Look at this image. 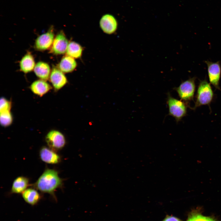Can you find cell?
I'll use <instances>...</instances> for the list:
<instances>
[{"label":"cell","mask_w":221,"mask_h":221,"mask_svg":"<svg viewBox=\"0 0 221 221\" xmlns=\"http://www.w3.org/2000/svg\"><path fill=\"white\" fill-rule=\"evenodd\" d=\"M162 221H181L179 219L172 216H167Z\"/></svg>","instance_id":"obj_22"},{"label":"cell","mask_w":221,"mask_h":221,"mask_svg":"<svg viewBox=\"0 0 221 221\" xmlns=\"http://www.w3.org/2000/svg\"><path fill=\"white\" fill-rule=\"evenodd\" d=\"M187 221H216L214 219L203 216L201 214L193 213L191 214Z\"/></svg>","instance_id":"obj_20"},{"label":"cell","mask_w":221,"mask_h":221,"mask_svg":"<svg viewBox=\"0 0 221 221\" xmlns=\"http://www.w3.org/2000/svg\"><path fill=\"white\" fill-rule=\"evenodd\" d=\"M54 90L56 91L63 87L67 83V79L63 72L59 68L53 67L49 78Z\"/></svg>","instance_id":"obj_9"},{"label":"cell","mask_w":221,"mask_h":221,"mask_svg":"<svg viewBox=\"0 0 221 221\" xmlns=\"http://www.w3.org/2000/svg\"><path fill=\"white\" fill-rule=\"evenodd\" d=\"M82 51V48L79 44L71 41L68 44L66 52L67 55L74 58H78L81 56Z\"/></svg>","instance_id":"obj_18"},{"label":"cell","mask_w":221,"mask_h":221,"mask_svg":"<svg viewBox=\"0 0 221 221\" xmlns=\"http://www.w3.org/2000/svg\"><path fill=\"white\" fill-rule=\"evenodd\" d=\"M100 27L103 32L108 34L114 33L118 27V22L112 15L106 14L101 17L99 21Z\"/></svg>","instance_id":"obj_10"},{"label":"cell","mask_w":221,"mask_h":221,"mask_svg":"<svg viewBox=\"0 0 221 221\" xmlns=\"http://www.w3.org/2000/svg\"><path fill=\"white\" fill-rule=\"evenodd\" d=\"M52 88L46 81L41 79L34 81L29 86L31 91L39 97H42L48 93Z\"/></svg>","instance_id":"obj_12"},{"label":"cell","mask_w":221,"mask_h":221,"mask_svg":"<svg viewBox=\"0 0 221 221\" xmlns=\"http://www.w3.org/2000/svg\"><path fill=\"white\" fill-rule=\"evenodd\" d=\"M12 103L11 101L4 97H2L0 100V112L6 111H10Z\"/></svg>","instance_id":"obj_21"},{"label":"cell","mask_w":221,"mask_h":221,"mask_svg":"<svg viewBox=\"0 0 221 221\" xmlns=\"http://www.w3.org/2000/svg\"><path fill=\"white\" fill-rule=\"evenodd\" d=\"M62 184L63 180L59 176L58 172L54 169H47L33 186L41 192L54 196L55 190Z\"/></svg>","instance_id":"obj_1"},{"label":"cell","mask_w":221,"mask_h":221,"mask_svg":"<svg viewBox=\"0 0 221 221\" xmlns=\"http://www.w3.org/2000/svg\"><path fill=\"white\" fill-rule=\"evenodd\" d=\"M0 113V121L1 125L4 127L9 126L12 123L13 117L10 111Z\"/></svg>","instance_id":"obj_19"},{"label":"cell","mask_w":221,"mask_h":221,"mask_svg":"<svg viewBox=\"0 0 221 221\" xmlns=\"http://www.w3.org/2000/svg\"><path fill=\"white\" fill-rule=\"evenodd\" d=\"M22 196L25 202L33 206L37 204L41 199L39 193L32 188L26 189L22 193Z\"/></svg>","instance_id":"obj_16"},{"label":"cell","mask_w":221,"mask_h":221,"mask_svg":"<svg viewBox=\"0 0 221 221\" xmlns=\"http://www.w3.org/2000/svg\"><path fill=\"white\" fill-rule=\"evenodd\" d=\"M29 179L22 176L16 178L12 184L11 192L12 193H22L29 185Z\"/></svg>","instance_id":"obj_14"},{"label":"cell","mask_w":221,"mask_h":221,"mask_svg":"<svg viewBox=\"0 0 221 221\" xmlns=\"http://www.w3.org/2000/svg\"><path fill=\"white\" fill-rule=\"evenodd\" d=\"M167 104L169 108L168 114L174 118L177 123L186 115V103L173 97L169 93L167 94Z\"/></svg>","instance_id":"obj_2"},{"label":"cell","mask_w":221,"mask_h":221,"mask_svg":"<svg viewBox=\"0 0 221 221\" xmlns=\"http://www.w3.org/2000/svg\"><path fill=\"white\" fill-rule=\"evenodd\" d=\"M214 96V93L209 83L206 80L200 81L198 86L195 105L193 109L204 105H209Z\"/></svg>","instance_id":"obj_3"},{"label":"cell","mask_w":221,"mask_h":221,"mask_svg":"<svg viewBox=\"0 0 221 221\" xmlns=\"http://www.w3.org/2000/svg\"><path fill=\"white\" fill-rule=\"evenodd\" d=\"M54 38V28L53 25H51L47 32L37 38L35 43V47L38 51L46 50L52 46Z\"/></svg>","instance_id":"obj_6"},{"label":"cell","mask_w":221,"mask_h":221,"mask_svg":"<svg viewBox=\"0 0 221 221\" xmlns=\"http://www.w3.org/2000/svg\"><path fill=\"white\" fill-rule=\"evenodd\" d=\"M68 42L64 33L61 31L55 37L50 52L55 55H61L67 51Z\"/></svg>","instance_id":"obj_8"},{"label":"cell","mask_w":221,"mask_h":221,"mask_svg":"<svg viewBox=\"0 0 221 221\" xmlns=\"http://www.w3.org/2000/svg\"><path fill=\"white\" fill-rule=\"evenodd\" d=\"M195 77L182 82L177 87L174 88L181 100L186 102L193 100L195 90Z\"/></svg>","instance_id":"obj_4"},{"label":"cell","mask_w":221,"mask_h":221,"mask_svg":"<svg viewBox=\"0 0 221 221\" xmlns=\"http://www.w3.org/2000/svg\"><path fill=\"white\" fill-rule=\"evenodd\" d=\"M76 66L74 58L67 55L62 58L58 64V68L63 72L69 73L72 72Z\"/></svg>","instance_id":"obj_17"},{"label":"cell","mask_w":221,"mask_h":221,"mask_svg":"<svg viewBox=\"0 0 221 221\" xmlns=\"http://www.w3.org/2000/svg\"><path fill=\"white\" fill-rule=\"evenodd\" d=\"M209 81L216 89L220 90L219 82L221 74V67L219 62H213L206 61Z\"/></svg>","instance_id":"obj_7"},{"label":"cell","mask_w":221,"mask_h":221,"mask_svg":"<svg viewBox=\"0 0 221 221\" xmlns=\"http://www.w3.org/2000/svg\"><path fill=\"white\" fill-rule=\"evenodd\" d=\"M39 156L43 161L51 164H58L61 159L60 156L54 150L45 146L40 149Z\"/></svg>","instance_id":"obj_11"},{"label":"cell","mask_w":221,"mask_h":221,"mask_svg":"<svg viewBox=\"0 0 221 221\" xmlns=\"http://www.w3.org/2000/svg\"><path fill=\"white\" fill-rule=\"evenodd\" d=\"M20 69L24 73L31 72L35 66L34 57L31 53L28 52L22 58L19 63Z\"/></svg>","instance_id":"obj_15"},{"label":"cell","mask_w":221,"mask_h":221,"mask_svg":"<svg viewBox=\"0 0 221 221\" xmlns=\"http://www.w3.org/2000/svg\"><path fill=\"white\" fill-rule=\"evenodd\" d=\"M45 141L49 148L54 151L62 149L66 142L64 135L56 130L48 131L45 136Z\"/></svg>","instance_id":"obj_5"},{"label":"cell","mask_w":221,"mask_h":221,"mask_svg":"<svg viewBox=\"0 0 221 221\" xmlns=\"http://www.w3.org/2000/svg\"><path fill=\"white\" fill-rule=\"evenodd\" d=\"M36 76L40 79L45 81L49 79L51 73L50 68L46 63L39 61L35 65L34 69Z\"/></svg>","instance_id":"obj_13"}]
</instances>
